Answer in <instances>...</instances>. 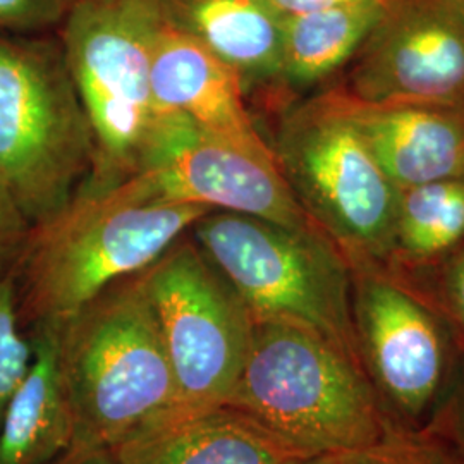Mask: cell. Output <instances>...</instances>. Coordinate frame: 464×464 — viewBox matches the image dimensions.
Returning a JSON list of instances; mask_svg holds the SVG:
<instances>
[{
  "mask_svg": "<svg viewBox=\"0 0 464 464\" xmlns=\"http://www.w3.org/2000/svg\"><path fill=\"white\" fill-rule=\"evenodd\" d=\"M226 404L301 458L346 454L399 431L351 353L285 320L255 322L248 360Z\"/></svg>",
  "mask_w": 464,
  "mask_h": 464,
  "instance_id": "cell-1",
  "label": "cell"
},
{
  "mask_svg": "<svg viewBox=\"0 0 464 464\" xmlns=\"http://www.w3.org/2000/svg\"><path fill=\"white\" fill-rule=\"evenodd\" d=\"M208 212L189 203H141L116 189L80 193L32 227L11 272L21 324L57 329L109 285L151 266Z\"/></svg>",
  "mask_w": 464,
  "mask_h": 464,
  "instance_id": "cell-2",
  "label": "cell"
},
{
  "mask_svg": "<svg viewBox=\"0 0 464 464\" xmlns=\"http://www.w3.org/2000/svg\"><path fill=\"white\" fill-rule=\"evenodd\" d=\"M141 272L55 329L74 427L69 450L112 448L183 406Z\"/></svg>",
  "mask_w": 464,
  "mask_h": 464,
  "instance_id": "cell-3",
  "label": "cell"
},
{
  "mask_svg": "<svg viewBox=\"0 0 464 464\" xmlns=\"http://www.w3.org/2000/svg\"><path fill=\"white\" fill-rule=\"evenodd\" d=\"M166 23L160 0H74L55 34L93 136L82 193H100L145 169L166 136L151 92V55Z\"/></svg>",
  "mask_w": 464,
  "mask_h": 464,
  "instance_id": "cell-4",
  "label": "cell"
},
{
  "mask_svg": "<svg viewBox=\"0 0 464 464\" xmlns=\"http://www.w3.org/2000/svg\"><path fill=\"white\" fill-rule=\"evenodd\" d=\"M304 214L349 266L391 258L399 189L368 149L335 86L287 102L268 141Z\"/></svg>",
  "mask_w": 464,
  "mask_h": 464,
  "instance_id": "cell-5",
  "label": "cell"
},
{
  "mask_svg": "<svg viewBox=\"0 0 464 464\" xmlns=\"http://www.w3.org/2000/svg\"><path fill=\"white\" fill-rule=\"evenodd\" d=\"M92 170L93 136L57 34L0 32V183L36 226Z\"/></svg>",
  "mask_w": 464,
  "mask_h": 464,
  "instance_id": "cell-6",
  "label": "cell"
},
{
  "mask_svg": "<svg viewBox=\"0 0 464 464\" xmlns=\"http://www.w3.org/2000/svg\"><path fill=\"white\" fill-rule=\"evenodd\" d=\"M189 232L255 322L304 325L358 360L351 266L324 232L217 210L201 217Z\"/></svg>",
  "mask_w": 464,
  "mask_h": 464,
  "instance_id": "cell-7",
  "label": "cell"
},
{
  "mask_svg": "<svg viewBox=\"0 0 464 464\" xmlns=\"http://www.w3.org/2000/svg\"><path fill=\"white\" fill-rule=\"evenodd\" d=\"M349 266L358 362L391 423L418 433L448 398L463 348L411 282L377 264Z\"/></svg>",
  "mask_w": 464,
  "mask_h": 464,
  "instance_id": "cell-8",
  "label": "cell"
},
{
  "mask_svg": "<svg viewBox=\"0 0 464 464\" xmlns=\"http://www.w3.org/2000/svg\"><path fill=\"white\" fill-rule=\"evenodd\" d=\"M183 406H220L248 360L255 320L229 281L184 234L143 272Z\"/></svg>",
  "mask_w": 464,
  "mask_h": 464,
  "instance_id": "cell-9",
  "label": "cell"
},
{
  "mask_svg": "<svg viewBox=\"0 0 464 464\" xmlns=\"http://www.w3.org/2000/svg\"><path fill=\"white\" fill-rule=\"evenodd\" d=\"M343 72L334 86L360 103L464 111V0H382Z\"/></svg>",
  "mask_w": 464,
  "mask_h": 464,
  "instance_id": "cell-10",
  "label": "cell"
},
{
  "mask_svg": "<svg viewBox=\"0 0 464 464\" xmlns=\"http://www.w3.org/2000/svg\"><path fill=\"white\" fill-rule=\"evenodd\" d=\"M111 189L141 203H189L318 229L285 183L272 150L236 147L201 133L189 119L167 136L149 166Z\"/></svg>",
  "mask_w": 464,
  "mask_h": 464,
  "instance_id": "cell-11",
  "label": "cell"
},
{
  "mask_svg": "<svg viewBox=\"0 0 464 464\" xmlns=\"http://www.w3.org/2000/svg\"><path fill=\"white\" fill-rule=\"evenodd\" d=\"M151 92L164 114L189 119L201 133L241 149L272 150L249 114L239 76L167 19L151 55Z\"/></svg>",
  "mask_w": 464,
  "mask_h": 464,
  "instance_id": "cell-12",
  "label": "cell"
},
{
  "mask_svg": "<svg viewBox=\"0 0 464 464\" xmlns=\"http://www.w3.org/2000/svg\"><path fill=\"white\" fill-rule=\"evenodd\" d=\"M111 450L121 464H291L301 458L227 404L179 406Z\"/></svg>",
  "mask_w": 464,
  "mask_h": 464,
  "instance_id": "cell-13",
  "label": "cell"
},
{
  "mask_svg": "<svg viewBox=\"0 0 464 464\" xmlns=\"http://www.w3.org/2000/svg\"><path fill=\"white\" fill-rule=\"evenodd\" d=\"M343 97L368 149L399 189L464 176L463 109L366 105Z\"/></svg>",
  "mask_w": 464,
  "mask_h": 464,
  "instance_id": "cell-14",
  "label": "cell"
},
{
  "mask_svg": "<svg viewBox=\"0 0 464 464\" xmlns=\"http://www.w3.org/2000/svg\"><path fill=\"white\" fill-rule=\"evenodd\" d=\"M167 21L239 76L245 92L276 88L285 14L272 0H160Z\"/></svg>",
  "mask_w": 464,
  "mask_h": 464,
  "instance_id": "cell-15",
  "label": "cell"
},
{
  "mask_svg": "<svg viewBox=\"0 0 464 464\" xmlns=\"http://www.w3.org/2000/svg\"><path fill=\"white\" fill-rule=\"evenodd\" d=\"M32 363L0 421V464L57 463L72 446V413L59 363L57 331L30 329Z\"/></svg>",
  "mask_w": 464,
  "mask_h": 464,
  "instance_id": "cell-16",
  "label": "cell"
},
{
  "mask_svg": "<svg viewBox=\"0 0 464 464\" xmlns=\"http://www.w3.org/2000/svg\"><path fill=\"white\" fill-rule=\"evenodd\" d=\"M382 0L285 16L276 92L285 105L348 67L379 21ZM282 107V105H281Z\"/></svg>",
  "mask_w": 464,
  "mask_h": 464,
  "instance_id": "cell-17",
  "label": "cell"
},
{
  "mask_svg": "<svg viewBox=\"0 0 464 464\" xmlns=\"http://www.w3.org/2000/svg\"><path fill=\"white\" fill-rule=\"evenodd\" d=\"M464 245V176L399 191L391 258L383 266L411 274Z\"/></svg>",
  "mask_w": 464,
  "mask_h": 464,
  "instance_id": "cell-18",
  "label": "cell"
},
{
  "mask_svg": "<svg viewBox=\"0 0 464 464\" xmlns=\"http://www.w3.org/2000/svg\"><path fill=\"white\" fill-rule=\"evenodd\" d=\"M30 339L21 331L16 282L0 274V421L5 406L32 363Z\"/></svg>",
  "mask_w": 464,
  "mask_h": 464,
  "instance_id": "cell-19",
  "label": "cell"
},
{
  "mask_svg": "<svg viewBox=\"0 0 464 464\" xmlns=\"http://www.w3.org/2000/svg\"><path fill=\"white\" fill-rule=\"evenodd\" d=\"M398 276L411 282L446 318L464 351V245L433 266Z\"/></svg>",
  "mask_w": 464,
  "mask_h": 464,
  "instance_id": "cell-20",
  "label": "cell"
},
{
  "mask_svg": "<svg viewBox=\"0 0 464 464\" xmlns=\"http://www.w3.org/2000/svg\"><path fill=\"white\" fill-rule=\"evenodd\" d=\"M442 464H464V360L448 398L430 423L413 433Z\"/></svg>",
  "mask_w": 464,
  "mask_h": 464,
  "instance_id": "cell-21",
  "label": "cell"
},
{
  "mask_svg": "<svg viewBox=\"0 0 464 464\" xmlns=\"http://www.w3.org/2000/svg\"><path fill=\"white\" fill-rule=\"evenodd\" d=\"M74 0H0V32L53 34Z\"/></svg>",
  "mask_w": 464,
  "mask_h": 464,
  "instance_id": "cell-22",
  "label": "cell"
},
{
  "mask_svg": "<svg viewBox=\"0 0 464 464\" xmlns=\"http://www.w3.org/2000/svg\"><path fill=\"white\" fill-rule=\"evenodd\" d=\"M335 464H442L413 433L396 431L387 440L370 448L339 454Z\"/></svg>",
  "mask_w": 464,
  "mask_h": 464,
  "instance_id": "cell-23",
  "label": "cell"
},
{
  "mask_svg": "<svg viewBox=\"0 0 464 464\" xmlns=\"http://www.w3.org/2000/svg\"><path fill=\"white\" fill-rule=\"evenodd\" d=\"M32 227L7 188L0 183V274L13 272Z\"/></svg>",
  "mask_w": 464,
  "mask_h": 464,
  "instance_id": "cell-24",
  "label": "cell"
},
{
  "mask_svg": "<svg viewBox=\"0 0 464 464\" xmlns=\"http://www.w3.org/2000/svg\"><path fill=\"white\" fill-rule=\"evenodd\" d=\"M272 2L285 16H291V14H303V13L337 7V5H344L358 0H272Z\"/></svg>",
  "mask_w": 464,
  "mask_h": 464,
  "instance_id": "cell-25",
  "label": "cell"
},
{
  "mask_svg": "<svg viewBox=\"0 0 464 464\" xmlns=\"http://www.w3.org/2000/svg\"><path fill=\"white\" fill-rule=\"evenodd\" d=\"M57 464H121L111 448H90L69 450Z\"/></svg>",
  "mask_w": 464,
  "mask_h": 464,
  "instance_id": "cell-26",
  "label": "cell"
},
{
  "mask_svg": "<svg viewBox=\"0 0 464 464\" xmlns=\"http://www.w3.org/2000/svg\"><path fill=\"white\" fill-rule=\"evenodd\" d=\"M337 456H315V458H299L291 464H335Z\"/></svg>",
  "mask_w": 464,
  "mask_h": 464,
  "instance_id": "cell-27",
  "label": "cell"
}]
</instances>
